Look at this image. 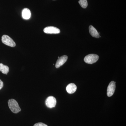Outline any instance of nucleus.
Returning a JSON list of instances; mask_svg holds the SVG:
<instances>
[{"label": "nucleus", "mask_w": 126, "mask_h": 126, "mask_svg": "<svg viewBox=\"0 0 126 126\" xmlns=\"http://www.w3.org/2000/svg\"><path fill=\"white\" fill-rule=\"evenodd\" d=\"M8 103L9 108L12 112L14 113H18L21 110V109L20 108L18 102L15 99H9L8 101Z\"/></svg>", "instance_id": "1"}, {"label": "nucleus", "mask_w": 126, "mask_h": 126, "mask_svg": "<svg viewBox=\"0 0 126 126\" xmlns=\"http://www.w3.org/2000/svg\"><path fill=\"white\" fill-rule=\"evenodd\" d=\"M99 58V56L96 54H90L85 56L84 60V62L87 63L92 64L96 63L98 60Z\"/></svg>", "instance_id": "2"}, {"label": "nucleus", "mask_w": 126, "mask_h": 126, "mask_svg": "<svg viewBox=\"0 0 126 126\" xmlns=\"http://www.w3.org/2000/svg\"><path fill=\"white\" fill-rule=\"evenodd\" d=\"M2 43L10 47H14L16 46V43L10 36L6 35H2L1 38Z\"/></svg>", "instance_id": "3"}, {"label": "nucleus", "mask_w": 126, "mask_h": 126, "mask_svg": "<svg viewBox=\"0 0 126 126\" xmlns=\"http://www.w3.org/2000/svg\"><path fill=\"white\" fill-rule=\"evenodd\" d=\"M45 104L48 108H52L55 107L56 104V98L52 96L48 97L46 100Z\"/></svg>", "instance_id": "4"}, {"label": "nucleus", "mask_w": 126, "mask_h": 126, "mask_svg": "<svg viewBox=\"0 0 126 126\" xmlns=\"http://www.w3.org/2000/svg\"><path fill=\"white\" fill-rule=\"evenodd\" d=\"M116 82L112 81L110 82L108 87L107 90V94L108 96L111 97L115 93L116 89Z\"/></svg>", "instance_id": "5"}, {"label": "nucleus", "mask_w": 126, "mask_h": 126, "mask_svg": "<svg viewBox=\"0 0 126 126\" xmlns=\"http://www.w3.org/2000/svg\"><path fill=\"white\" fill-rule=\"evenodd\" d=\"M44 32L46 34H59L60 32V30L53 26H48L45 27L44 30Z\"/></svg>", "instance_id": "6"}, {"label": "nucleus", "mask_w": 126, "mask_h": 126, "mask_svg": "<svg viewBox=\"0 0 126 126\" xmlns=\"http://www.w3.org/2000/svg\"><path fill=\"white\" fill-rule=\"evenodd\" d=\"M68 56L67 55H63L59 57L56 61L55 67L56 68H59L63 65L67 60Z\"/></svg>", "instance_id": "7"}, {"label": "nucleus", "mask_w": 126, "mask_h": 126, "mask_svg": "<svg viewBox=\"0 0 126 126\" xmlns=\"http://www.w3.org/2000/svg\"><path fill=\"white\" fill-rule=\"evenodd\" d=\"M77 89V87L74 83L69 84L66 87V90L68 93L72 94L74 93Z\"/></svg>", "instance_id": "8"}, {"label": "nucleus", "mask_w": 126, "mask_h": 126, "mask_svg": "<svg viewBox=\"0 0 126 126\" xmlns=\"http://www.w3.org/2000/svg\"><path fill=\"white\" fill-rule=\"evenodd\" d=\"M89 33L93 37L96 38H99L100 36L99 33L96 30L92 25H90L89 27Z\"/></svg>", "instance_id": "9"}, {"label": "nucleus", "mask_w": 126, "mask_h": 126, "mask_svg": "<svg viewBox=\"0 0 126 126\" xmlns=\"http://www.w3.org/2000/svg\"><path fill=\"white\" fill-rule=\"evenodd\" d=\"M31 16V12L30 10L27 8H25L22 11V16L25 19H29Z\"/></svg>", "instance_id": "10"}, {"label": "nucleus", "mask_w": 126, "mask_h": 126, "mask_svg": "<svg viewBox=\"0 0 126 126\" xmlns=\"http://www.w3.org/2000/svg\"><path fill=\"white\" fill-rule=\"evenodd\" d=\"M9 71V67L7 65H4L3 64L0 63V72L4 74H7Z\"/></svg>", "instance_id": "11"}, {"label": "nucleus", "mask_w": 126, "mask_h": 126, "mask_svg": "<svg viewBox=\"0 0 126 126\" xmlns=\"http://www.w3.org/2000/svg\"><path fill=\"white\" fill-rule=\"evenodd\" d=\"M79 4L81 7L84 9H86L88 6V2L87 0H79Z\"/></svg>", "instance_id": "12"}, {"label": "nucleus", "mask_w": 126, "mask_h": 126, "mask_svg": "<svg viewBox=\"0 0 126 126\" xmlns=\"http://www.w3.org/2000/svg\"><path fill=\"white\" fill-rule=\"evenodd\" d=\"M34 126H48L46 124L43 123H38L34 125Z\"/></svg>", "instance_id": "13"}, {"label": "nucleus", "mask_w": 126, "mask_h": 126, "mask_svg": "<svg viewBox=\"0 0 126 126\" xmlns=\"http://www.w3.org/2000/svg\"><path fill=\"white\" fill-rule=\"evenodd\" d=\"M4 84H3V82L0 79V90L3 87Z\"/></svg>", "instance_id": "14"}]
</instances>
